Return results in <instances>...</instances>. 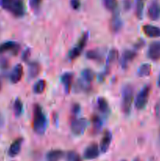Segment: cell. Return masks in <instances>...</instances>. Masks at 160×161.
Instances as JSON below:
<instances>
[{
	"label": "cell",
	"instance_id": "cell-27",
	"mask_svg": "<svg viewBox=\"0 0 160 161\" xmlns=\"http://www.w3.org/2000/svg\"><path fill=\"white\" fill-rule=\"evenodd\" d=\"M146 0H136V16L138 19L142 18L143 11Z\"/></svg>",
	"mask_w": 160,
	"mask_h": 161
},
{
	"label": "cell",
	"instance_id": "cell-26",
	"mask_svg": "<svg viewBox=\"0 0 160 161\" xmlns=\"http://www.w3.org/2000/svg\"><path fill=\"white\" fill-rule=\"evenodd\" d=\"M23 103L20 98H17L13 103V112L14 115L17 117H19L23 113Z\"/></svg>",
	"mask_w": 160,
	"mask_h": 161
},
{
	"label": "cell",
	"instance_id": "cell-19",
	"mask_svg": "<svg viewBox=\"0 0 160 161\" xmlns=\"http://www.w3.org/2000/svg\"><path fill=\"white\" fill-rule=\"evenodd\" d=\"M41 71V66L36 61L30 62L28 64V76L31 79H34L37 76Z\"/></svg>",
	"mask_w": 160,
	"mask_h": 161
},
{
	"label": "cell",
	"instance_id": "cell-37",
	"mask_svg": "<svg viewBox=\"0 0 160 161\" xmlns=\"http://www.w3.org/2000/svg\"><path fill=\"white\" fill-rule=\"evenodd\" d=\"M30 53H31L30 49L27 48L26 50L23 52V54H22V59H23L24 61H28V58H29V56H30Z\"/></svg>",
	"mask_w": 160,
	"mask_h": 161
},
{
	"label": "cell",
	"instance_id": "cell-40",
	"mask_svg": "<svg viewBox=\"0 0 160 161\" xmlns=\"http://www.w3.org/2000/svg\"><path fill=\"white\" fill-rule=\"evenodd\" d=\"M158 86H160V75H159V76H158Z\"/></svg>",
	"mask_w": 160,
	"mask_h": 161
},
{
	"label": "cell",
	"instance_id": "cell-17",
	"mask_svg": "<svg viewBox=\"0 0 160 161\" xmlns=\"http://www.w3.org/2000/svg\"><path fill=\"white\" fill-rule=\"evenodd\" d=\"M122 27V20L118 14L113 15L110 21V28L112 32H118Z\"/></svg>",
	"mask_w": 160,
	"mask_h": 161
},
{
	"label": "cell",
	"instance_id": "cell-25",
	"mask_svg": "<svg viewBox=\"0 0 160 161\" xmlns=\"http://www.w3.org/2000/svg\"><path fill=\"white\" fill-rule=\"evenodd\" d=\"M45 88V81L44 80H39L33 86V92L35 94H42Z\"/></svg>",
	"mask_w": 160,
	"mask_h": 161
},
{
	"label": "cell",
	"instance_id": "cell-39",
	"mask_svg": "<svg viewBox=\"0 0 160 161\" xmlns=\"http://www.w3.org/2000/svg\"><path fill=\"white\" fill-rule=\"evenodd\" d=\"M4 124V119H3V116L0 114V127H2Z\"/></svg>",
	"mask_w": 160,
	"mask_h": 161
},
{
	"label": "cell",
	"instance_id": "cell-28",
	"mask_svg": "<svg viewBox=\"0 0 160 161\" xmlns=\"http://www.w3.org/2000/svg\"><path fill=\"white\" fill-rule=\"evenodd\" d=\"M104 7L109 11H115L117 9L118 1L117 0H103Z\"/></svg>",
	"mask_w": 160,
	"mask_h": 161
},
{
	"label": "cell",
	"instance_id": "cell-10",
	"mask_svg": "<svg viewBox=\"0 0 160 161\" xmlns=\"http://www.w3.org/2000/svg\"><path fill=\"white\" fill-rule=\"evenodd\" d=\"M136 57V52L133 50H125L122 52L120 58V64L122 69H126L129 63L131 62Z\"/></svg>",
	"mask_w": 160,
	"mask_h": 161
},
{
	"label": "cell",
	"instance_id": "cell-23",
	"mask_svg": "<svg viewBox=\"0 0 160 161\" xmlns=\"http://www.w3.org/2000/svg\"><path fill=\"white\" fill-rule=\"evenodd\" d=\"M97 107L102 113H108L109 112V105L104 97H100L97 98Z\"/></svg>",
	"mask_w": 160,
	"mask_h": 161
},
{
	"label": "cell",
	"instance_id": "cell-36",
	"mask_svg": "<svg viewBox=\"0 0 160 161\" xmlns=\"http://www.w3.org/2000/svg\"><path fill=\"white\" fill-rule=\"evenodd\" d=\"M155 115L157 119H160V100L158 101L155 106Z\"/></svg>",
	"mask_w": 160,
	"mask_h": 161
},
{
	"label": "cell",
	"instance_id": "cell-31",
	"mask_svg": "<svg viewBox=\"0 0 160 161\" xmlns=\"http://www.w3.org/2000/svg\"><path fill=\"white\" fill-rule=\"evenodd\" d=\"M92 124L93 129L96 130H100L102 127L101 119L98 116H93L92 118Z\"/></svg>",
	"mask_w": 160,
	"mask_h": 161
},
{
	"label": "cell",
	"instance_id": "cell-38",
	"mask_svg": "<svg viewBox=\"0 0 160 161\" xmlns=\"http://www.w3.org/2000/svg\"><path fill=\"white\" fill-rule=\"evenodd\" d=\"M144 41L142 40V39H140V40L138 41L136 44H135V48L139 49V48H141V47H144Z\"/></svg>",
	"mask_w": 160,
	"mask_h": 161
},
{
	"label": "cell",
	"instance_id": "cell-32",
	"mask_svg": "<svg viewBox=\"0 0 160 161\" xmlns=\"http://www.w3.org/2000/svg\"><path fill=\"white\" fill-rule=\"evenodd\" d=\"M42 0H29V5L31 8L34 10H37L39 9Z\"/></svg>",
	"mask_w": 160,
	"mask_h": 161
},
{
	"label": "cell",
	"instance_id": "cell-41",
	"mask_svg": "<svg viewBox=\"0 0 160 161\" xmlns=\"http://www.w3.org/2000/svg\"><path fill=\"white\" fill-rule=\"evenodd\" d=\"M2 89V81H1V80H0V90Z\"/></svg>",
	"mask_w": 160,
	"mask_h": 161
},
{
	"label": "cell",
	"instance_id": "cell-34",
	"mask_svg": "<svg viewBox=\"0 0 160 161\" xmlns=\"http://www.w3.org/2000/svg\"><path fill=\"white\" fill-rule=\"evenodd\" d=\"M70 5L73 9H78L81 6V0H70Z\"/></svg>",
	"mask_w": 160,
	"mask_h": 161
},
{
	"label": "cell",
	"instance_id": "cell-9",
	"mask_svg": "<svg viewBox=\"0 0 160 161\" xmlns=\"http://www.w3.org/2000/svg\"><path fill=\"white\" fill-rule=\"evenodd\" d=\"M147 54L152 61L160 60V41H155L149 45Z\"/></svg>",
	"mask_w": 160,
	"mask_h": 161
},
{
	"label": "cell",
	"instance_id": "cell-7",
	"mask_svg": "<svg viewBox=\"0 0 160 161\" xmlns=\"http://www.w3.org/2000/svg\"><path fill=\"white\" fill-rule=\"evenodd\" d=\"M20 49V46L18 42L14 41H6L0 44V54L9 52L12 54L17 55Z\"/></svg>",
	"mask_w": 160,
	"mask_h": 161
},
{
	"label": "cell",
	"instance_id": "cell-44",
	"mask_svg": "<svg viewBox=\"0 0 160 161\" xmlns=\"http://www.w3.org/2000/svg\"><path fill=\"white\" fill-rule=\"evenodd\" d=\"M49 161H50V160H49Z\"/></svg>",
	"mask_w": 160,
	"mask_h": 161
},
{
	"label": "cell",
	"instance_id": "cell-35",
	"mask_svg": "<svg viewBox=\"0 0 160 161\" xmlns=\"http://www.w3.org/2000/svg\"><path fill=\"white\" fill-rule=\"evenodd\" d=\"M80 110H81V107L78 104L75 103L72 105V113L74 115V116H76L79 113Z\"/></svg>",
	"mask_w": 160,
	"mask_h": 161
},
{
	"label": "cell",
	"instance_id": "cell-2",
	"mask_svg": "<svg viewBox=\"0 0 160 161\" xmlns=\"http://www.w3.org/2000/svg\"><path fill=\"white\" fill-rule=\"evenodd\" d=\"M1 6L17 17H23L25 14L24 0H1Z\"/></svg>",
	"mask_w": 160,
	"mask_h": 161
},
{
	"label": "cell",
	"instance_id": "cell-13",
	"mask_svg": "<svg viewBox=\"0 0 160 161\" xmlns=\"http://www.w3.org/2000/svg\"><path fill=\"white\" fill-rule=\"evenodd\" d=\"M61 80L64 87V91L67 94H68L70 92V90L72 88V83H73L74 81V73L71 72H64L61 75Z\"/></svg>",
	"mask_w": 160,
	"mask_h": 161
},
{
	"label": "cell",
	"instance_id": "cell-24",
	"mask_svg": "<svg viewBox=\"0 0 160 161\" xmlns=\"http://www.w3.org/2000/svg\"><path fill=\"white\" fill-rule=\"evenodd\" d=\"M82 80L90 83L95 77V73L90 69H85L82 71Z\"/></svg>",
	"mask_w": 160,
	"mask_h": 161
},
{
	"label": "cell",
	"instance_id": "cell-43",
	"mask_svg": "<svg viewBox=\"0 0 160 161\" xmlns=\"http://www.w3.org/2000/svg\"><path fill=\"white\" fill-rule=\"evenodd\" d=\"M122 161H125V160H122Z\"/></svg>",
	"mask_w": 160,
	"mask_h": 161
},
{
	"label": "cell",
	"instance_id": "cell-20",
	"mask_svg": "<svg viewBox=\"0 0 160 161\" xmlns=\"http://www.w3.org/2000/svg\"><path fill=\"white\" fill-rule=\"evenodd\" d=\"M64 153L61 149H52L46 154V158L50 161H56L64 157Z\"/></svg>",
	"mask_w": 160,
	"mask_h": 161
},
{
	"label": "cell",
	"instance_id": "cell-4",
	"mask_svg": "<svg viewBox=\"0 0 160 161\" xmlns=\"http://www.w3.org/2000/svg\"><path fill=\"white\" fill-rule=\"evenodd\" d=\"M88 39H89V32L88 31H85L81 36V37H80L79 40L78 41L76 45L73 48H72V50L69 51L68 58L71 61H73V60L76 59L81 54L85 46H86V42H87Z\"/></svg>",
	"mask_w": 160,
	"mask_h": 161
},
{
	"label": "cell",
	"instance_id": "cell-15",
	"mask_svg": "<svg viewBox=\"0 0 160 161\" xmlns=\"http://www.w3.org/2000/svg\"><path fill=\"white\" fill-rule=\"evenodd\" d=\"M143 31L150 38L160 37V28L152 25H145L143 26Z\"/></svg>",
	"mask_w": 160,
	"mask_h": 161
},
{
	"label": "cell",
	"instance_id": "cell-5",
	"mask_svg": "<svg viewBox=\"0 0 160 161\" xmlns=\"http://www.w3.org/2000/svg\"><path fill=\"white\" fill-rule=\"evenodd\" d=\"M150 91L151 86H148V85L144 86L140 91V92L137 94L134 101V105L136 109L142 110L145 108V106L147 104V102H148Z\"/></svg>",
	"mask_w": 160,
	"mask_h": 161
},
{
	"label": "cell",
	"instance_id": "cell-12",
	"mask_svg": "<svg viewBox=\"0 0 160 161\" xmlns=\"http://www.w3.org/2000/svg\"><path fill=\"white\" fill-rule=\"evenodd\" d=\"M111 141H112V134L111 133L110 130H105L101 140H100V150L102 153H106L109 149Z\"/></svg>",
	"mask_w": 160,
	"mask_h": 161
},
{
	"label": "cell",
	"instance_id": "cell-22",
	"mask_svg": "<svg viewBox=\"0 0 160 161\" xmlns=\"http://www.w3.org/2000/svg\"><path fill=\"white\" fill-rule=\"evenodd\" d=\"M152 72V66L150 64H141L137 70V75L140 77H146L148 76Z\"/></svg>",
	"mask_w": 160,
	"mask_h": 161
},
{
	"label": "cell",
	"instance_id": "cell-33",
	"mask_svg": "<svg viewBox=\"0 0 160 161\" xmlns=\"http://www.w3.org/2000/svg\"><path fill=\"white\" fill-rule=\"evenodd\" d=\"M9 67V61L5 58H0V69H6Z\"/></svg>",
	"mask_w": 160,
	"mask_h": 161
},
{
	"label": "cell",
	"instance_id": "cell-14",
	"mask_svg": "<svg viewBox=\"0 0 160 161\" xmlns=\"http://www.w3.org/2000/svg\"><path fill=\"white\" fill-rule=\"evenodd\" d=\"M24 75V69L23 66L20 64H17L14 66L12 72H11L10 75H9V79H10L11 83H17L18 82L20 81L22 79V76Z\"/></svg>",
	"mask_w": 160,
	"mask_h": 161
},
{
	"label": "cell",
	"instance_id": "cell-1",
	"mask_svg": "<svg viewBox=\"0 0 160 161\" xmlns=\"http://www.w3.org/2000/svg\"><path fill=\"white\" fill-rule=\"evenodd\" d=\"M32 127L37 135H43L47 127V119L42 107L36 104L33 108Z\"/></svg>",
	"mask_w": 160,
	"mask_h": 161
},
{
	"label": "cell",
	"instance_id": "cell-29",
	"mask_svg": "<svg viewBox=\"0 0 160 161\" xmlns=\"http://www.w3.org/2000/svg\"><path fill=\"white\" fill-rule=\"evenodd\" d=\"M67 161H83L79 154L75 151H69L66 156Z\"/></svg>",
	"mask_w": 160,
	"mask_h": 161
},
{
	"label": "cell",
	"instance_id": "cell-18",
	"mask_svg": "<svg viewBox=\"0 0 160 161\" xmlns=\"http://www.w3.org/2000/svg\"><path fill=\"white\" fill-rule=\"evenodd\" d=\"M86 58L89 60H92V61H98V62H101L104 60V55L103 53L100 52L99 50H89L86 52Z\"/></svg>",
	"mask_w": 160,
	"mask_h": 161
},
{
	"label": "cell",
	"instance_id": "cell-16",
	"mask_svg": "<svg viewBox=\"0 0 160 161\" xmlns=\"http://www.w3.org/2000/svg\"><path fill=\"white\" fill-rule=\"evenodd\" d=\"M23 143V138H19L16 139L12 144L10 145L8 150V154L10 157H14L19 154L21 149V146Z\"/></svg>",
	"mask_w": 160,
	"mask_h": 161
},
{
	"label": "cell",
	"instance_id": "cell-11",
	"mask_svg": "<svg viewBox=\"0 0 160 161\" xmlns=\"http://www.w3.org/2000/svg\"><path fill=\"white\" fill-rule=\"evenodd\" d=\"M147 15L152 20H157L160 18V4L157 1L151 3L147 8Z\"/></svg>",
	"mask_w": 160,
	"mask_h": 161
},
{
	"label": "cell",
	"instance_id": "cell-42",
	"mask_svg": "<svg viewBox=\"0 0 160 161\" xmlns=\"http://www.w3.org/2000/svg\"><path fill=\"white\" fill-rule=\"evenodd\" d=\"M158 136H159V138H160V128H159V130H158Z\"/></svg>",
	"mask_w": 160,
	"mask_h": 161
},
{
	"label": "cell",
	"instance_id": "cell-30",
	"mask_svg": "<svg viewBox=\"0 0 160 161\" xmlns=\"http://www.w3.org/2000/svg\"><path fill=\"white\" fill-rule=\"evenodd\" d=\"M77 87L80 90V91H88L89 90H90L91 86L90 83H87L85 80H79L77 83Z\"/></svg>",
	"mask_w": 160,
	"mask_h": 161
},
{
	"label": "cell",
	"instance_id": "cell-8",
	"mask_svg": "<svg viewBox=\"0 0 160 161\" xmlns=\"http://www.w3.org/2000/svg\"><path fill=\"white\" fill-rule=\"evenodd\" d=\"M100 155V149L97 143H92L86 148L83 153V157L86 160H94Z\"/></svg>",
	"mask_w": 160,
	"mask_h": 161
},
{
	"label": "cell",
	"instance_id": "cell-21",
	"mask_svg": "<svg viewBox=\"0 0 160 161\" xmlns=\"http://www.w3.org/2000/svg\"><path fill=\"white\" fill-rule=\"evenodd\" d=\"M118 58H119V51H118V50H116V49L115 48L111 49L109 51V53H108V57H107L106 64L107 67H108L107 69H108V67H109L111 64H114V63L117 61Z\"/></svg>",
	"mask_w": 160,
	"mask_h": 161
},
{
	"label": "cell",
	"instance_id": "cell-3",
	"mask_svg": "<svg viewBox=\"0 0 160 161\" xmlns=\"http://www.w3.org/2000/svg\"><path fill=\"white\" fill-rule=\"evenodd\" d=\"M133 102V86L130 84L125 85L122 90V101H121V109L125 115H128L130 113Z\"/></svg>",
	"mask_w": 160,
	"mask_h": 161
},
{
	"label": "cell",
	"instance_id": "cell-6",
	"mask_svg": "<svg viewBox=\"0 0 160 161\" xmlns=\"http://www.w3.org/2000/svg\"><path fill=\"white\" fill-rule=\"evenodd\" d=\"M88 122L85 118L74 119L71 123V130L72 132L76 136L82 135L87 127Z\"/></svg>",
	"mask_w": 160,
	"mask_h": 161
}]
</instances>
